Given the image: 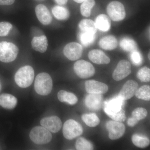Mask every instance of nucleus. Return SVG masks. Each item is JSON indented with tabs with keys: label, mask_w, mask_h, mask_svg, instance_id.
<instances>
[{
	"label": "nucleus",
	"mask_w": 150,
	"mask_h": 150,
	"mask_svg": "<svg viewBox=\"0 0 150 150\" xmlns=\"http://www.w3.org/2000/svg\"><path fill=\"white\" fill-rule=\"evenodd\" d=\"M124 100L119 96L105 103V112L114 121L122 122L126 120L125 111L123 109Z\"/></svg>",
	"instance_id": "nucleus-1"
},
{
	"label": "nucleus",
	"mask_w": 150,
	"mask_h": 150,
	"mask_svg": "<svg viewBox=\"0 0 150 150\" xmlns=\"http://www.w3.org/2000/svg\"><path fill=\"white\" fill-rule=\"evenodd\" d=\"M34 77L33 68L30 66H25L18 70L15 75V81L20 87L26 88L31 85Z\"/></svg>",
	"instance_id": "nucleus-2"
},
{
	"label": "nucleus",
	"mask_w": 150,
	"mask_h": 150,
	"mask_svg": "<svg viewBox=\"0 0 150 150\" xmlns=\"http://www.w3.org/2000/svg\"><path fill=\"white\" fill-rule=\"evenodd\" d=\"M34 88L36 93L40 95L49 94L53 88V82L50 75L46 73L38 74L35 78Z\"/></svg>",
	"instance_id": "nucleus-3"
},
{
	"label": "nucleus",
	"mask_w": 150,
	"mask_h": 150,
	"mask_svg": "<svg viewBox=\"0 0 150 150\" xmlns=\"http://www.w3.org/2000/svg\"><path fill=\"white\" fill-rule=\"evenodd\" d=\"M18 54V48L11 42L3 41L0 43V61L10 63L14 61Z\"/></svg>",
	"instance_id": "nucleus-4"
},
{
	"label": "nucleus",
	"mask_w": 150,
	"mask_h": 150,
	"mask_svg": "<svg viewBox=\"0 0 150 150\" xmlns=\"http://www.w3.org/2000/svg\"><path fill=\"white\" fill-rule=\"evenodd\" d=\"M30 138L33 143L38 145L45 144L51 142L52 135L43 126H36L31 130Z\"/></svg>",
	"instance_id": "nucleus-5"
},
{
	"label": "nucleus",
	"mask_w": 150,
	"mask_h": 150,
	"mask_svg": "<svg viewBox=\"0 0 150 150\" xmlns=\"http://www.w3.org/2000/svg\"><path fill=\"white\" fill-rule=\"evenodd\" d=\"M83 132L82 126L73 119L66 121L63 127L64 137L68 140H73L81 136Z\"/></svg>",
	"instance_id": "nucleus-6"
},
{
	"label": "nucleus",
	"mask_w": 150,
	"mask_h": 150,
	"mask_svg": "<svg viewBox=\"0 0 150 150\" xmlns=\"http://www.w3.org/2000/svg\"><path fill=\"white\" fill-rule=\"evenodd\" d=\"M108 16L114 21H120L126 17L125 8L122 3L113 1L108 4L107 7Z\"/></svg>",
	"instance_id": "nucleus-7"
},
{
	"label": "nucleus",
	"mask_w": 150,
	"mask_h": 150,
	"mask_svg": "<svg viewBox=\"0 0 150 150\" xmlns=\"http://www.w3.org/2000/svg\"><path fill=\"white\" fill-rule=\"evenodd\" d=\"M75 72L81 79H87L93 76L95 73L93 66L89 62L83 60L77 61L74 65Z\"/></svg>",
	"instance_id": "nucleus-8"
},
{
	"label": "nucleus",
	"mask_w": 150,
	"mask_h": 150,
	"mask_svg": "<svg viewBox=\"0 0 150 150\" xmlns=\"http://www.w3.org/2000/svg\"><path fill=\"white\" fill-rule=\"evenodd\" d=\"M108 132V137L110 139L114 140L123 137L126 131V128L122 122L115 121H108L105 125Z\"/></svg>",
	"instance_id": "nucleus-9"
},
{
	"label": "nucleus",
	"mask_w": 150,
	"mask_h": 150,
	"mask_svg": "<svg viewBox=\"0 0 150 150\" xmlns=\"http://www.w3.org/2000/svg\"><path fill=\"white\" fill-rule=\"evenodd\" d=\"M131 72V64L130 62L127 60H121L118 63L112 73V78L115 81H121L130 75Z\"/></svg>",
	"instance_id": "nucleus-10"
},
{
	"label": "nucleus",
	"mask_w": 150,
	"mask_h": 150,
	"mask_svg": "<svg viewBox=\"0 0 150 150\" xmlns=\"http://www.w3.org/2000/svg\"><path fill=\"white\" fill-rule=\"evenodd\" d=\"M65 56L71 61H76L81 58L83 53V47L76 42L68 43L64 49Z\"/></svg>",
	"instance_id": "nucleus-11"
},
{
	"label": "nucleus",
	"mask_w": 150,
	"mask_h": 150,
	"mask_svg": "<svg viewBox=\"0 0 150 150\" xmlns=\"http://www.w3.org/2000/svg\"><path fill=\"white\" fill-rule=\"evenodd\" d=\"M139 85L137 82L130 80L124 84L118 94V96L123 100H127L135 95Z\"/></svg>",
	"instance_id": "nucleus-12"
},
{
	"label": "nucleus",
	"mask_w": 150,
	"mask_h": 150,
	"mask_svg": "<svg viewBox=\"0 0 150 150\" xmlns=\"http://www.w3.org/2000/svg\"><path fill=\"white\" fill-rule=\"evenodd\" d=\"M103 96L101 94L89 93L85 99V104L88 109L97 111L102 106Z\"/></svg>",
	"instance_id": "nucleus-13"
},
{
	"label": "nucleus",
	"mask_w": 150,
	"mask_h": 150,
	"mask_svg": "<svg viewBox=\"0 0 150 150\" xmlns=\"http://www.w3.org/2000/svg\"><path fill=\"white\" fill-rule=\"evenodd\" d=\"M41 126L53 133L59 132L62 127L61 119L56 116H50L43 118L40 121Z\"/></svg>",
	"instance_id": "nucleus-14"
},
{
	"label": "nucleus",
	"mask_w": 150,
	"mask_h": 150,
	"mask_svg": "<svg viewBox=\"0 0 150 150\" xmlns=\"http://www.w3.org/2000/svg\"><path fill=\"white\" fill-rule=\"evenodd\" d=\"M86 91L88 93L104 94L108 90L107 85L95 80H88L86 82Z\"/></svg>",
	"instance_id": "nucleus-15"
},
{
	"label": "nucleus",
	"mask_w": 150,
	"mask_h": 150,
	"mask_svg": "<svg viewBox=\"0 0 150 150\" xmlns=\"http://www.w3.org/2000/svg\"><path fill=\"white\" fill-rule=\"evenodd\" d=\"M35 12L39 21L44 25H48L52 21V16L49 10L43 4L38 5L35 8Z\"/></svg>",
	"instance_id": "nucleus-16"
},
{
	"label": "nucleus",
	"mask_w": 150,
	"mask_h": 150,
	"mask_svg": "<svg viewBox=\"0 0 150 150\" xmlns=\"http://www.w3.org/2000/svg\"><path fill=\"white\" fill-rule=\"evenodd\" d=\"M88 57L92 62L97 64H107L110 62V59L101 50L95 49L89 52Z\"/></svg>",
	"instance_id": "nucleus-17"
},
{
	"label": "nucleus",
	"mask_w": 150,
	"mask_h": 150,
	"mask_svg": "<svg viewBox=\"0 0 150 150\" xmlns=\"http://www.w3.org/2000/svg\"><path fill=\"white\" fill-rule=\"evenodd\" d=\"M31 46L35 51L44 53L47 50L48 46V40L46 35L35 36L31 41Z\"/></svg>",
	"instance_id": "nucleus-18"
},
{
	"label": "nucleus",
	"mask_w": 150,
	"mask_h": 150,
	"mask_svg": "<svg viewBox=\"0 0 150 150\" xmlns=\"http://www.w3.org/2000/svg\"><path fill=\"white\" fill-rule=\"evenodd\" d=\"M100 48L105 50H114L118 45V40L113 35H107L103 37L100 40L98 43Z\"/></svg>",
	"instance_id": "nucleus-19"
},
{
	"label": "nucleus",
	"mask_w": 150,
	"mask_h": 150,
	"mask_svg": "<svg viewBox=\"0 0 150 150\" xmlns=\"http://www.w3.org/2000/svg\"><path fill=\"white\" fill-rule=\"evenodd\" d=\"M95 23L97 29L103 32L108 31L111 27V23L110 18L103 14L97 17Z\"/></svg>",
	"instance_id": "nucleus-20"
},
{
	"label": "nucleus",
	"mask_w": 150,
	"mask_h": 150,
	"mask_svg": "<svg viewBox=\"0 0 150 150\" xmlns=\"http://www.w3.org/2000/svg\"><path fill=\"white\" fill-rule=\"evenodd\" d=\"M17 103V98L12 95L4 93L0 96V106L8 109H12Z\"/></svg>",
	"instance_id": "nucleus-21"
},
{
	"label": "nucleus",
	"mask_w": 150,
	"mask_h": 150,
	"mask_svg": "<svg viewBox=\"0 0 150 150\" xmlns=\"http://www.w3.org/2000/svg\"><path fill=\"white\" fill-rule=\"evenodd\" d=\"M58 99L62 102H66L71 105L76 104L78 101V98L72 93L61 90L58 92Z\"/></svg>",
	"instance_id": "nucleus-22"
},
{
	"label": "nucleus",
	"mask_w": 150,
	"mask_h": 150,
	"mask_svg": "<svg viewBox=\"0 0 150 150\" xmlns=\"http://www.w3.org/2000/svg\"><path fill=\"white\" fill-rule=\"evenodd\" d=\"M79 27L81 32L90 33L96 34L97 31L95 23L91 19H84L81 21L79 24Z\"/></svg>",
	"instance_id": "nucleus-23"
},
{
	"label": "nucleus",
	"mask_w": 150,
	"mask_h": 150,
	"mask_svg": "<svg viewBox=\"0 0 150 150\" xmlns=\"http://www.w3.org/2000/svg\"><path fill=\"white\" fill-rule=\"evenodd\" d=\"M120 46L123 50L127 52H133L138 49L137 43L130 38L124 37L121 39Z\"/></svg>",
	"instance_id": "nucleus-24"
},
{
	"label": "nucleus",
	"mask_w": 150,
	"mask_h": 150,
	"mask_svg": "<svg viewBox=\"0 0 150 150\" xmlns=\"http://www.w3.org/2000/svg\"><path fill=\"white\" fill-rule=\"evenodd\" d=\"M52 13L55 17L59 20H66L69 17L70 13L66 8L56 6L52 9Z\"/></svg>",
	"instance_id": "nucleus-25"
},
{
	"label": "nucleus",
	"mask_w": 150,
	"mask_h": 150,
	"mask_svg": "<svg viewBox=\"0 0 150 150\" xmlns=\"http://www.w3.org/2000/svg\"><path fill=\"white\" fill-rule=\"evenodd\" d=\"M79 39L83 46L88 47L93 44L95 40L96 34L81 31L79 35Z\"/></svg>",
	"instance_id": "nucleus-26"
},
{
	"label": "nucleus",
	"mask_w": 150,
	"mask_h": 150,
	"mask_svg": "<svg viewBox=\"0 0 150 150\" xmlns=\"http://www.w3.org/2000/svg\"><path fill=\"white\" fill-rule=\"evenodd\" d=\"M81 118L86 125L90 127H96L100 123L99 118L95 113L83 114Z\"/></svg>",
	"instance_id": "nucleus-27"
},
{
	"label": "nucleus",
	"mask_w": 150,
	"mask_h": 150,
	"mask_svg": "<svg viewBox=\"0 0 150 150\" xmlns=\"http://www.w3.org/2000/svg\"><path fill=\"white\" fill-rule=\"evenodd\" d=\"M94 0H85L81 6V13L82 15L88 17L91 13L92 9L95 5Z\"/></svg>",
	"instance_id": "nucleus-28"
},
{
	"label": "nucleus",
	"mask_w": 150,
	"mask_h": 150,
	"mask_svg": "<svg viewBox=\"0 0 150 150\" xmlns=\"http://www.w3.org/2000/svg\"><path fill=\"white\" fill-rule=\"evenodd\" d=\"M132 142L136 146L140 148H145L150 144V140L146 137L134 134L132 137Z\"/></svg>",
	"instance_id": "nucleus-29"
},
{
	"label": "nucleus",
	"mask_w": 150,
	"mask_h": 150,
	"mask_svg": "<svg viewBox=\"0 0 150 150\" xmlns=\"http://www.w3.org/2000/svg\"><path fill=\"white\" fill-rule=\"evenodd\" d=\"M135 95L137 98L149 101L150 100V87L149 86L144 85L138 88Z\"/></svg>",
	"instance_id": "nucleus-30"
},
{
	"label": "nucleus",
	"mask_w": 150,
	"mask_h": 150,
	"mask_svg": "<svg viewBox=\"0 0 150 150\" xmlns=\"http://www.w3.org/2000/svg\"><path fill=\"white\" fill-rule=\"evenodd\" d=\"M75 146L76 149L78 150L93 149V146L91 143L83 137H80L77 140Z\"/></svg>",
	"instance_id": "nucleus-31"
},
{
	"label": "nucleus",
	"mask_w": 150,
	"mask_h": 150,
	"mask_svg": "<svg viewBox=\"0 0 150 150\" xmlns=\"http://www.w3.org/2000/svg\"><path fill=\"white\" fill-rule=\"evenodd\" d=\"M137 77L141 81L148 82L150 81V69L147 67H144L138 71Z\"/></svg>",
	"instance_id": "nucleus-32"
},
{
	"label": "nucleus",
	"mask_w": 150,
	"mask_h": 150,
	"mask_svg": "<svg viewBox=\"0 0 150 150\" xmlns=\"http://www.w3.org/2000/svg\"><path fill=\"white\" fill-rule=\"evenodd\" d=\"M148 112L145 108H138L134 109L132 112V117L136 118L138 121L144 119L147 115Z\"/></svg>",
	"instance_id": "nucleus-33"
},
{
	"label": "nucleus",
	"mask_w": 150,
	"mask_h": 150,
	"mask_svg": "<svg viewBox=\"0 0 150 150\" xmlns=\"http://www.w3.org/2000/svg\"><path fill=\"white\" fill-rule=\"evenodd\" d=\"M12 27V25L8 22H0V36L4 37L8 35Z\"/></svg>",
	"instance_id": "nucleus-34"
},
{
	"label": "nucleus",
	"mask_w": 150,
	"mask_h": 150,
	"mask_svg": "<svg viewBox=\"0 0 150 150\" xmlns=\"http://www.w3.org/2000/svg\"><path fill=\"white\" fill-rule=\"evenodd\" d=\"M131 59L134 65L139 66L142 64V56L140 52L137 50L131 52Z\"/></svg>",
	"instance_id": "nucleus-35"
},
{
	"label": "nucleus",
	"mask_w": 150,
	"mask_h": 150,
	"mask_svg": "<svg viewBox=\"0 0 150 150\" xmlns=\"http://www.w3.org/2000/svg\"><path fill=\"white\" fill-rule=\"evenodd\" d=\"M139 121L137 120V119L132 117L131 118H129L127 121V124L128 126H130V127H134V126H136V125L139 122Z\"/></svg>",
	"instance_id": "nucleus-36"
},
{
	"label": "nucleus",
	"mask_w": 150,
	"mask_h": 150,
	"mask_svg": "<svg viewBox=\"0 0 150 150\" xmlns=\"http://www.w3.org/2000/svg\"><path fill=\"white\" fill-rule=\"evenodd\" d=\"M15 0H0V5L9 6L13 4Z\"/></svg>",
	"instance_id": "nucleus-37"
},
{
	"label": "nucleus",
	"mask_w": 150,
	"mask_h": 150,
	"mask_svg": "<svg viewBox=\"0 0 150 150\" xmlns=\"http://www.w3.org/2000/svg\"><path fill=\"white\" fill-rule=\"evenodd\" d=\"M55 1L59 5H64L67 4L68 0H55Z\"/></svg>",
	"instance_id": "nucleus-38"
},
{
	"label": "nucleus",
	"mask_w": 150,
	"mask_h": 150,
	"mask_svg": "<svg viewBox=\"0 0 150 150\" xmlns=\"http://www.w3.org/2000/svg\"><path fill=\"white\" fill-rule=\"evenodd\" d=\"M73 1H74L78 3H82L83 1H84L85 0H73Z\"/></svg>",
	"instance_id": "nucleus-39"
},
{
	"label": "nucleus",
	"mask_w": 150,
	"mask_h": 150,
	"mask_svg": "<svg viewBox=\"0 0 150 150\" xmlns=\"http://www.w3.org/2000/svg\"><path fill=\"white\" fill-rule=\"evenodd\" d=\"M149 59H150V53H149Z\"/></svg>",
	"instance_id": "nucleus-40"
},
{
	"label": "nucleus",
	"mask_w": 150,
	"mask_h": 150,
	"mask_svg": "<svg viewBox=\"0 0 150 150\" xmlns=\"http://www.w3.org/2000/svg\"><path fill=\"white\" fill-rule=\"evenodd\" d=\"M1 84H0V90H1Z\"/></svg>",
	"instance_id": "nucleus-41"
}]
</instances>
